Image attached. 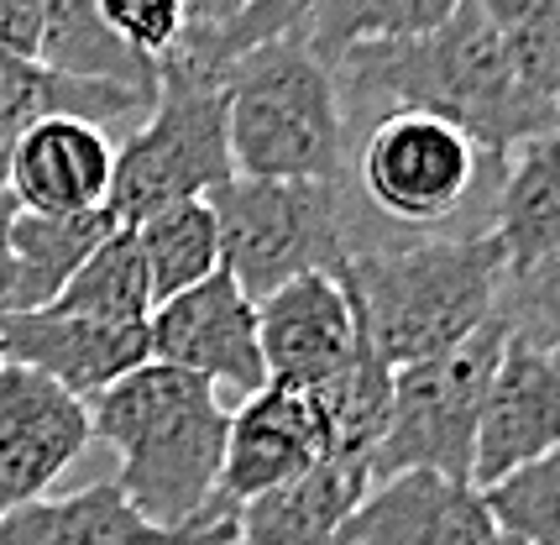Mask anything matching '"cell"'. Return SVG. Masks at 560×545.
Instances as JSON below:
<instances>
[{"mask_svg": "<svg viewBox=\"0 0 560 545\" xmlns=\"http://www.w3.org/2000/svg\"><path fill=\"white\" fill-rule=\"evenodd\" d=\"M330 74H336L346 126L362 111H372V121L388 111H419V116H440L445 126H456L471 148L498 163L535 131L560 126L524 90V79L513 74L503 37L482 0H466L456 16H445L430 32L341 53Z\"/></svg>", "mask_w": 560, "mask_h": 545, "instance_id": "1", "label": "cell"}, {"mask_svg": "<svg viewBox=\"0 0 560 545\" xmlns=\"http://www.w3.org/2000/svg\"><path fill=\"white\" fill-rule=\"evenodd\" d=\"M336 278L372 351L388 368H404L462 347L466 336L498 321L509 263L488 231L404 236V242H351Z\"/></svg>", "mask_w": 560, "mask_h": 545, "instance_id": "2", "label": "cell"}, {"mask_svg": "<svg viewBox=\"0 0 560 545\" xmlns=\"http://www.w3.org/2000/svg\"><path fill=\"white\" fill-rule=\"evenodd\" d=\"M84 409H90V441H105L121 456L116 483L137 503V514L168 535H184L210 509L220 483L225 425H231L220 389L168 362H142Z\"/></svg>", "mask_w": 560, "mask_h": 545, "instance_id": "3", "label": "cell"}, {"mask_svg": "<svg viewBox=\"0 0 560 545\" xmlns=\"http://www.w3.org/2000/svg\"><path fill=\"white\" fill-rule=\"evenodd\" d=\"M225 74L231 63H220L215 53H205L189 37L158 58L152 105L116 142V169L105 195L116 225H142L147 216L178 199H205L236 174L225 137Z\"/></svg>", "mask_w": 560, "mask_h": 545, "instance_id": "4", "label": "cell"}, {"mask_svg": "<svg viewBox=\"0 0 560 545\" xmlns=\"http://www.w3.org/2000/svg\"><path fill=\"white\" fill-rule=\"evenodd\" d=\"M225 137L242 178H346V111L336 74L304 32L231 58Z\"/></svg>", "mask_w": 560, "mask_h": 545, "instance_id": "5", "label": "cell"}, {"mask_svg": "<svg viewBox=\"0 0 560 545\" xmlns=\"http://www.w3.org/2000/svg\"><path fill=\"white\" fill-rule=\"evenodd\" d=\"M220 268L257 304L304 272H336L351 252L346 178H242L210 189Z\"/></svg>", "mask_w": 560, "mask_h": 545, "instance_id": "6", "label": "cell"}, {"mask_svg": "<svg viewBox=\"0 0 560 545\" xmlns=\"http://www.w3.org/2000/svg\"><path fill=\"white\" fill-rule=\"evenodd\" d=\"M503 321H488L462 347L393 368L388 425L372 451V483L398 472H440L451 483H471V447L488 398L492 368L503 351Z\"/></svg>", "mask_w": 560, "mask_h": 545, "instance_id": "7", "label": "cell"}, {"mask_svg": "<svg viewBox=\"0 0 560 545\" xmlns=\"http://www.w3.org/2000/svg\"><path fill=\"white\" fill-rule=\"evenodd\" d=\"M482 152L456 126L419 111H388L351 152L362 199L398 225H435L466 199Z\"/></svg>", "mask_w": 560, "mask_h": 545, "instance_id": "8", "label": "cell"}, {"mask_svg": "<svg viewBox=\"0 0 560 545\" xmlns=\"http://www.w3.org/2000/svg\"><path fill=\"white\" fill-rule=\"evenodd\" d=\"M315 462H325V425H319L310 394L283 389V383H262L257 394H246L231 409L215 498L189 530L231 524L242 503L283 488L293 477H304Z\"/></svg>", "mask_w": 560, "mask_h": 545, "instance_id": "9", "label": "cell"}, {"mask_svg": "<svg viewBox=\"0 0 560 545\" xmlns=\"http://www.w3.org/2000/svg\"><path fill=\"white\" fill-rule=\"evenodd\" d=\"M147 341H152V362L195 372L215 389H236L242 398L268 383L262 341H257V304L225 268L199 278L184 294L163 299L147 315Z\"/></svg>", "mask_w": 560, "mask_h": 545, "instance_id": "10", "label": "cell"}, {"mask_svg": "<svg viewBox=\"0 0 560 545\" xmlns=\"http://www.w3.org/2000/svg\"><path fill=\"white\" fill-rule=\"evenodd\" d=\"M560 451V347L503 336L492 368L477 447H471V488L482 494L498 477Z\"/></svg>", "mask_w": 560, "mask_h": 545, "instance_id": "11", "label": "cell"}, {"mask_svg": "<svg viewBox=\"0 0 560 545\" xmlns=\"http://www.w3.org/2000/svg\"><path fill=\"white\" fill-rule=\"evenodd\" d=\"M90 447L84 398L52 378L0 362V514L52 494V483Z\"/></svg>", "mask_w": 560, "mask_h": 545, "instance_id": "12", "label": "cell"}, {"mask_svg": "<svg viewBox=\"0 0 560 545\" xmlns=\"http://www.w3.org/2000/svg\"><path fill=\"white\" fill-rule=\"evenodd\" d=\"M0 357L52 378L63 394L90 398L105 394L116 378L152 362L147 321H90L69 310H26V315H0Z\"/></svg>", "mask_w": 560, "mask_h": 545, "instance_id": "13", "label": "cell"}, {"mask_svg": "<svg viewBox=\"0 0 560 545\" xmlns=\"http://www.w3.org/2000/svg\"><path fill=\"white\" fill-rule=\"evenodd\" d=\"M257 341L268 383L310 394L357 357L362 325L336 272H304L257 299Z\"/></svg>", "mask_w": 560, "mask_h": 545, "instance_id": "14", "label": "cell"}, {"mask_svg": "<svg viewBox=\"0 0 560 545\" xmlns=\"http://www.w3.org/2000/svg\"><path fill=\"white\" fill-rule=\"evenodd\" d=\"M488 503L471 483L440 472H398L372 483L366 498L336 530V545H492Z\"/></svg>", "mask_w": 560, "mask_h": 545, "instance_id": "15", "label": "cell"}, {"mask_svg": "<svg viewBox=\"0 0 560 545\" xmlns=\"http://www.w3.org/2000/svg\"><path fill=\"white\" fill-rule=\"evenodd\" d=\"M116 169V137L79 116H43L22 131L11 152L5 195L32 216H84L105 210Z\"/></svg>", "mask_w": 560, "mask_h": 545, "instance_id": "16", "label": "cell"}, {"mask_svg": "<svg viewBox=\"0 0 560 545\" xmlns=\"http://www.w3.org/2000/svg\"><path fill=\"white\" fill-rule=\"evenodd\" d=\"M152 95L147 90H126V84H105V79H69L43 69L37 58L0 48V195H5V174H11V152L22 142V131L43 116H79L95 126H137L147 116Z\"/></svg>", "mask_w": 560, "mask_h": 545, "instance_id": "17", "label": "cell"}, {"mask_svg": "<svg viewBox=\"0 0 560 545\" xmlns=\"http://www.w3.org/2000/svg\"><path fill=\"white\" fill-rule=\"evenodd\" d=\"M372 488L362 462L325 456L304 477L236 509V545H336L341 520Z\"/></svg>", "mask_w": 560, "mask_h": 545, "instance_id": "18", "label": "cell"}, {"mask_svg": "<svg viewBox=\"0 0 560 545\" xmlns=\"http://www.w3.org/2000/svg\"><path fill=\"white\" fill-rule=\"evenodd\" d=\"M178 535L137 514L116 477L73 494H43L0 514V545H173Z\"/></svg>", "mask_w": 560, "mask_h": 545, "instance_id": "19", "label": "cell"}, {"mask_svg": "<svg viewBox=\"0 0 560 545\" xmlns=\"http://www.w3.org/2000/svg\"><path fill=\"white\" fill-rule=\"evenodd\" d=\"M488 236L503 247L509 272H524L560 242V126L535 131L503 158Z\"/></svg>", "mask_w": 560, "mask_h": 545, "instance_id": "20", "label": "cell"}, {"mask_svg": "<svg viewBox=\"0 0 560 545\" xmlns=\"http://www.w3.org/2000/svg\"><path fill=\"white\" fill-rule=\"evenodd\" d=\"M116 231L110 210H84V216H32L11 210V294L0 315H26L48 310L63 294L79 263Z\"/></svg>", "mask_w": 560, "mask_h": 545, "instance_id": "21", "label": "cell"}, {"mask_svg": "<svg viewBox=\"0 0 560 545\" xmlns=\"http://www.w3.org/2000/svg\"><path fill=\"white\" fill-rule=\"evenodd\" d=\"M37 63L69 79H105V84L147 90V95L158 90V69L105 26L100 0H43Z\"/></svg>", "mask_w": 560, "mask_h": 545, "instance_id": "22", "label": "cell"}, {"mask_svg": "<svg viewBox=\"0 0 560 545\" xmlns=\"http://www.w3.org/2000/svg\"><path fill=\"white\" fill-rule=\"evenodd\" d=\"M388 394H393V368L362 336L357 357L336 378L310 389V404H315L319 425H325V456L362 462L372 472V451H377L383 425H388Z\"/></svg>", "mask_w": 560, "mask_h": 545, "instance_id": "23", "label": "cell"}, {"mask_svg": "<svg viewBox=\"0 0 560 545\" xmlns=\"http://www.w3.org/2000/svg\"><path fill=\"white\" fill-rule=\"evenodd\" d=\"M131 236H137V252H142L152 310L163 299L195 289L199 278H210L220 268V225L210 199H178L168 210L147 216L142 225H131Z\"/></svg>", "mask_w": 560, "mask_h": 545, "instance_id": "24", "label": "cell"}, {"mask_svg": "<svg viewBox=\"0 0 560 545\" xmlns=\"http://www.w3.org/2000/svg\"><path fill=\"white\" fill-rule=\"evenodd\" d=\"M466 0H315L310 22H304V43L336 63L341 53L362 48V43H388V37H415L430 32L445 16H456Z\"/></svg>", "mask_w": 560, "mask_h": 545, "instance_id": "25", "label": "cell"}, {"mask_svg": "<svg viewBox=\"0 0 560 545\" xmlns=\"http://www.w3.org/2000/svg\"><path fill=\"white\" fill-rule=\"evenodd\" d=\"M52 310L90 315V321H126V325H142L152 315V289H147V268L131 225H116L79 263V272L63 283V294L52 299Z\"/></svg>", "mask_w": 560, "mask_h": 545, "instance_id": "26", "label": "cell"}, {"mask_svg": "<svg viewBox=\"0 0 560 545\" xmlns=\"http://www.w3.org/2000/svg\"><path fill=\"white\" fill-rule=\"evenodd\" d=\"M513 74L560 121V0H482Z\"/></svg>", "mask_w": 560, "mask_h": 545, "instance_id": "27", "label": "cell"}, {"mask_svg": "<svg viewBox=\"0 0 560 545\" xmlns=\"http://www.w3.org/2000/svg\"><path fill=\"white\" fill-rule=\"evenodd\" d=\"M492 524L518 545H560V451L482 488Z\"/></svg>", "mask_w": 560, "mask_h": 545, "instance_id": "28", "label": "cell"}, {"mask_svg": "<svg viewBox=\"0 0 560 545\" xmlns=\"http://www.w3.org/2000/svg\"><path fill=\"white\" fill-rule=\"evenodd\" d=\"M498 321L518 341H539V347H560V242L539 263L524 272L503 278L498 294Z\"/></svg>", "mask_w": 560, "mask_h": 545, "instance_id": "29", "label": "cell"}, {"mask_svg": "<svg viewBox=\"0 0 560 545\" xmlns=\"http://www.w3.org/2000/svg\"><path fill=\"white\" fill-rule=\"evenodd\" d=\"M100 16H105V26L121 37L126 48L142 53L152 69H158V58L178 48L184 32H189L184 0H100Z\"/></svg>", "mask_w": 560, "mask_h": 545, "instance_id": "30", "label": "cell"}, {"mask_svg": "<svg viewBox=\"0 0 560 545\" xmlns=\"http://www.w3.org/2000/svg\"><path fill=\"white\" fill-rule=\"evenodd\" d=\"M310 11H315V0H246V11L236 16V26H231L225 37H215V43H199V37H189V43H199L205 53H215L220 63H231V58L262 48V43H272V37L304 32Z\"/></svg>", "mask_w": 560, "mask_h": 545, "instance_id": "31", "label": "cell"}, {"mask_svg": "<svg viewBox=\"0 0 560 545\" xmlns=\"http://www.w3.org/2000/svg\"><path fill=\"white\" fill-rule=\"evenodd\" d=\"M37 32H43V0H0V48L37 58Z\"/></svg>", "mask_w": 560, "mask_h": 545, "instance_id": "32", "label": "cell"}, {"mask_svg": "<svg viewBox=\"0 0 560 545\" xmlns=\"http://www.w3.org/2000/svg\"><path fill=\"white\" fill-rule=\"evenodd\" d=\"M246 11V0H184V16H189V32L184 37H199V43H215L225 37L236 16Z\"/></svg>", "mask_w": 560, "mask_h": 545, "instance_id": "33", "label": "cell"}, {"mask_svg": "<svg viewBox=\"0 0 560 545\" xmlns=\"http://www.w3.org/2000/svg\"><path fill=\"white\" fill-rule=\"evenodd\" d=\"M11 195L0 199V310H5V294H11Z\"/></svg>", "mask_w": 560, "mask_h": 545, "instance_id": "34", "label": "cell"}, {"mask_svg": "<svg viewBox=\"0 0 560 545\" xmlns=\"http://www.w3.org/2000/svg\"><path fill=\"white\" fill-rule=\"evenodd\" d=\"M492 545H518V541H513V535H503V530H498V541H492Z\"/></svg>", "mask_w": 560, "mask_h": 545, "instance_id": "35", "label": "cell"}, {"mask_svg": "<svg viewBox=\"0 0 560 545\" xmlns=\"http://www.w3.org/2000/svg\"><path fill=\"white\" fill-rule=\"evenodd\" d=\"M0 362H5V357H0Z\"/></svg>", "mask_w": 560, "mask_h": 545, "instance_id": "36", "label": "cell"}, {"mask_svg": "<svg viewBox=\"0 0 560 545\" xmlns=\"http://www.w3.org/2000/svg\"><path fill=\"white\" fill-rule=\"evenodd\" d=\"M0 199H5V195H0Z\"/></svg>", "mask_w": 560, "mask_h": 545, "instance_id": "37", "label": "cell"}, {"mask_svg": "<svg viewBox=\"0 0 560 545\" xmlns=\"http://www.w3.org/2000/svg\"><path fill=\"white\" fill-rule=\"evenodd\" d=\"M173 545H178V541H173Z\"/></svg>", "mask_w": 560, "mask_h": 545, "instance_id": "38", "label": "cell"}]
</instances>
